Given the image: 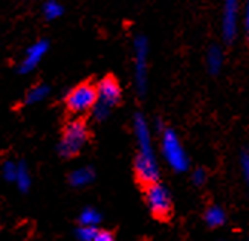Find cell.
I'll use <instances>...</instances> for the list:
<instances>
[{"label": "cell", "instance_id": "obj_1", "mask_svg": "<svg viewBox=\"0 0 249 241\" xmlns=\"http://www.w3.org/2000/svg\"><path fill=\"white\" fill-rule=\"evenodd\" d=\"M133 133L138 145V155L135 157V174L136 179L144 186L159 182V165L153 147L151 128L142 113L133 116Z\"/></svg>", "mask_w": 249, "mask_h": 241}, {"label": "cell", "instance_id": "obj_2", "mask_svg": "<svg viewBox=\"0 0 249 241\" xmlns=\"http://www.w3.org/2000/svg\"><path fill=\"white\" fill-rule=\"evenodd\" d=\"M160 153L167 165L176 172H185L190 168V157L183 148L178 133L173 128L165 127L160 133Z\"/></svg>", "mask_w": 249, "mask_h": 241}, {"label": "cell", "instance_id": "obj_3", "mask_svg": "<svg viewBox=\"0 0 249 241\" xmlns=\"http://www.w3.org/2000/svg\"><path fill=\"white\" fill-rule=\"evenodd\" d=\"M89 130L83 119H72L63 130L61 139L58 142V155L61 157H75L80 155L84 145L88 144Z\"/></svg>", "mask_w": 249, "mask_h": 241}, {"label": "cell", "instance_id": "obj_4", "mask_svg": "<svg viewBox=\"0 0 249 241\" xmlns=\"http://www.w3.org/2000/svg\"><path fill=\"white\" fill-rule=\"evenodd\" d=\"M96 101H98V92H96V84L92 83H81L75 86L64 96V105L72 115L92 112Z\"/></svg>", "mask_w": 249, "mask_h": 241}, {"label": "cell", "instance_id": "obj_5", "mask_svg": "<svg viewBox=\"0 0 249 241\" xmlns=\"http://www.w3.org/2000/svg\"><path fill=\"white\" fill-rule=\"evenodd\" d=\"M148 40L144 35H136L133 40V72L135 87L142 96L148 87Z\"/></svg>", "mask_w": 249, "mask_h": 241}, {"label": "cell", "instance_id": "obj_6", "mask_svg": "<svg viewBox=\"0 0 249 241\" xmlns=\"http://www.w3.org/2000/svg\"><path fill=\"white\" fill-rule=\"evenodd\" d=\"M145 203L150 212L156 218H168L173 211V199L170 189L160 182H155L145 186Z\"/></svg>", "mask_w": 249, "mask_h": 241}, {"label": "cell", "instance_id": "obj_7", "mask_svg": "<svg viewBox=\"0 0 249 241\" xmlns=\"http://www.w3.org/2000/svg\"><path fill=\"white\" fill-rule=\"evenodd\" d=\"M239 11L240 0H223L222 35L226 43H232L239 34Z\"/></svg>", "mask_w": 249, "mask_h": 241}, {"label": "cell", "instance_id": "obj_8", "mask_svg": "<svg viewBox=\"0 0 249 241\" xmlns=\"http://www.w3.org/2000/svg\"><path fill=\"white\" fill-rule=\"evenodd\" d=\"M48 51H49V41L46 38L36 41L34 45H31L26 49L23 60L18 63L17 72L21 75H26V73H31L32 70H36V68L40 64L43 57L48 53Z\"/></svg>", "mask_w": 249, "mask_h": 241}, {"label": "cell", "instance_id": "obj_9", "mask_svg": "<svg viewBox=\"0 0 249 241\" xmlns=\"http://www.w3.org/2000/svg\"><path fill=\"white\" fill-rule=\"evenodd\" d=\"M96 92H98V103L109 107L110 110L121 101V86L113 76L101 78L96 84Z\"/></svg>", "mask_w": 249, "mask_h": 241}, {"label": "cell", "instance_id": "obj_10", "mask_svg": "<svg viewBox=\"0 0 249 241\" xmlns=\"http://www.w3.org/2000/svg\"><path fill=\"white\" fill-rule=\"evenodd\" d=\"M95 180V171L90 167H81L69 174V183L73 188H84Z\"/></svg>", "mask_w": 249, "mask_h": 241}, {"label": "cell", "instance_id": "obj_11", "mask_svg": "<svg viewBox=\"0 0 249 241\" xmlns=\"http://www.w3.org/2000/svg\"><path fill=\"white\" fill-rule=\"evenodd\" d=\"M203 220L207 223L208 227L215 229V227H220L226 223V212L222 206L219 205H213L210 206L207 211L203 214Z\"/></svg>", "mask_w": 249, "mask_h": 241}, {"label": "cell", "instance_id": "obj_12", "mask_svg": "<svg viewBox=\"0 0 249 241\" xmlns=\"http://www.w3.org/2000/svg\"><path fill=\"white\" fill-rule=\"evenodd\" d=\"M223 52L219 46H211L207 52V69L211 75H219L223 68Z\"/></svg>", "mask_w": 249, "mask_h": 241}, {"label": "cell", "instance_id": "obj_13", "mask_svg": "<svg viewBox=\"0 0 249 241\" xmlns=\"http://www.w3.org/2000/svg\"><path fill=\"white\" fill-rule=\"evenodd\" d=\"M51 93V87L46 86V84H38V86H34L31 87L28 90L26 96H25V104L26 105H34V104H38L41 101H45L46 98L49 96Z\"/></svg>", "mask_w": 249, "mask_h": 241}, {"label": "cell", "instance_id": "obj_14", "mask_svg": "<svg viewBox=\"0 0 249 241\" xmlns=\"http://www.w3.org/2000/svg\"><path fill=\"white\" fill-rule=\"evenodd\" d=\"M101 220H103L101 212L90 206L84 207L78 215V222L81 226H98L101 223Z\"/></svg>", "mask_w": 249, "mask_h": 241}, {"label": "cell", "instance_id": "obj_15", "mask_svg": "<svg viewBox=\"0 0 249 241\" xmlns=\"http://www.w3.org/2000/svg\"><path fill=\"white\" fill-rule=\"evenodd\" d=\"M43 16H45L46 20L52 21V20H57L60 18L63 14H64V8L60 2H57V0H48V2L43 3Z\"/></svg>", "mask_w": 249, "mask_h": 241}, {"label": "cell", "instance_id": "obj_16", "mask_svg": "<svg viewBox=\"0 0 249 241\" xmlns=\"http://www.w3.org/2000/svg\"><path fill=\"white\" fill-rule=\"evenodd\" d=\"M16 183L18 186V189L21 192H26L31 186V174L28 171V167L25 162L17 163V177H16Z\"/></svg>", "mask_w": 249, "mask_h": 241}, {"label": "cell", "instance_id": "obj_17", "mask_svg": "<svg viewBox=\"0 0 249 241\" xmlns=\"http://www.w3.org/2000/svg\"><path fill=\"white\" fill-rule=\"evenodd\" d=\"M100 229L96 226H78L77 231H75V237H77L80 241H92L95 238V235L98 234Z\"/></svg>", "mask_w": 249, "mask_h": 241}, {"label": "cell", "instance_id": "obj_18", "mask_svg": "<svg viewBox=\"0 0 249 241\" xmlns=\"http://www.w3.org/2000/svg\"><path fill=\"white\" fill-rule=\"evenodd\" d=\"M240 167H242L243 180H245V183L248 186V191H249V148H245L240 153Z\"/></svg>", "mask_w": 249, "mask_h": 241}, {"label": "cell", "instance_id": "obj_19", "mask_svg": "<svg viewBox=\"0 0 249 241\" xmlns=\"http://www.w3.org/2000/svg\"><path fill=\"white\" fill-rule=\"evenodd\" d=\"M109 115H110V108L96 101V104L92 108V116H93V119L98 120V122H103V120H106L107 118H109Z\"/></svg>", "mask_w": 249, "mask_h": 241}, {"label": "cell", "instance_id": "obj_20", "mask_svg": "<svg viewBox=\"0 0 249 241\" xmlns=\"http://www.w3.org/2000/svg\"><path fill=\"white\" fill-rule=\"evenodd\" d=\"M3 177L8 180V182H16V177H17V163L14 162H6L3 165Z\"/></svg>", "mask_w": 249, "mask_h": 241}, {"label": "cell", "instance_id": "obj_21", "mask_svg": "<svg viewBox=\"0 0 249 241\" xmlns=\"http://www.w3.org/2000/svg\"><path fill=\"white\" fill-rule=\"evenodd\" d=\"M191 182L196 186H203L207 183V171L203 168H196L191 172Z\"/></svg>", "mask_w": 249, "mask_h": 241}, {"label": "cell", "instance_id": "obj_22", "mask_svg": "<svg viewBox=\"0 0 249 241\" xmlns=\"http://www.w3.org/2000/svg\"><path fill=\"white\" fill-rule=\"evenodd\" d=\"M92 241H116L113 234L109 231H98V234L95 235V238Z\"/></svg>", "mask_w": 249, "mask_h": 241}, {"label": "cell", "instance_id": "obj_23", "mask_svg": "<svg viewBox=\"0 0 249 241\" xmlns=\"http://www.w3.org/2000/svg\"><path fill=\"white\" fill-rule=\"evenodd\" d=\"M243 29H245V34L249 38V0L246 2L245 6V16H243Z\"/></svg>", "mask_w": 249, "mask_h": 241}, {"label": "cell", "instance_id": "obj_24", "mask_svg": "<svg viewBox=\"0 0 249 241\" xmlns=\"http://www.w3.org/2000/svg\"><path fill=\"white\" fill-rule=\"evenodd\" d=\"M155 127H156V130L159 131V133H162V131L165 130V125H164V122H162L160 119H156L155 120Z\"/></svg>", "mask_w": 249, "mask_h": 241}, {"label": "cell", "instance_id": "obj_25", "mask_svg": "<svg viewBox=\"0 0 249 241\" xmlns=\"http://www.w3.org/2000/svg\"><path fill=\"white\" fill-rule=\"evenodd\" d=\"M219 241H225V240H219Z\"/></svg>", "mask_w": 249, "mask_h": 241}, {"label": "cell", "instance_id": "obj_26", "mask_svg": "<svg viewBox=\"0 0 249 241\" xmlns=\"http://www.w3.org/2000/svg\"><path fill=\"white\" fill-rule=\"evenodd\" d=\"M248 241H249V238H248Z\"/></svg>", "mask_w": 249, "mask_h": 241}]
</instances>
